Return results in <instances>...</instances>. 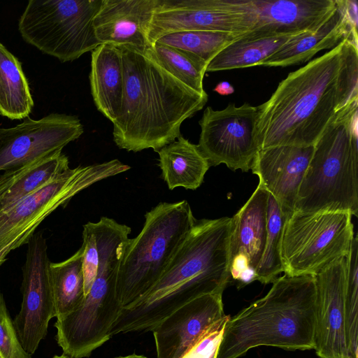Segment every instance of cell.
I'll list each match as a JSON object with an SVG mask.
<instances>
[{
  "label": "cell",
  "instance_id": "obj_1",
  "mask_svg": "<svg viewBox=\"0 0 358 358\" xmlns=\"http://www.w3.org/2000/svg\"><path fill=\"white\" fill-rule=\"evenodd\" d=\"M357 45L343 40L289 73L257 106L259 150L314 145L338 114L358 99Z\"/></svg>",
  "mask_w": 358,
  "mask_h": 358
},
{
  "label": "cell",
  "instance_id": "obj_2",
  "mask_svg": "<svg viewBox=\"0 0 358 358\" xmlns=\"http://www.w3.org/2000/svg\"><path fill=\"white\" fill-rule=\"evenodd\" d=\"M231 217L196 220L163 275L138 300L122 308L110 336L148 331L192 300L222 294L231 282Z\"/></svg>",
  "mask_w": 358,
  "mask_h": 358
},
{
  "label": "cell",
  "instance_id": "obj_3",
  "mask_svg": "<svg viewBox=\"0 0 358 358\" xmlns=\"http://www.w3.org/2000/svg\"><path fill=\"white\" fill-rule=\"evenodd\" d=\"M122 61L124 88L121 107L113 124L117 147L158 152L176 140L180 126L201 110L207 93H199L166 71L151 45L143 50L117 47Z\"/></svg>",
  "mask_w": 358,
  "mask_h": 358
},
{
  "label": "cell",
  "instance_id": "obj_4",
  "mask_svg": "<svg viewBox=\"0 0 358 358\" xmlns=\"http://www.w3.org/2000/svg\"><path fill=\"white\" fill-rule=\"evenodd\" d=\"M268 292L228 319L217 358H238L261 345L314 348L315 275L277 278Z\"/></svg>",
  "mask_w": 358,
  "mask_h": 358
},
{
  "label": "cell",
  "instance_id": "obj_5",
  "mask_svg": "<svg viewBox=\"0 0 358 358\" xmlns=\"http://www.w3.org/2000/svg\"><path fill=\"white\" fill-rule=\"evenodd\" d=\"M99 263L94 281L80 306L57 319V341L73 358L89 357L110 338V329L122 306L117 294V273L131 228L102 217L92 222Z\"/></svg>",
  "mask_w": 358,
  "mask_h": 358
},
{
  "label": "cell",
  "instance_id": "obj_6",
  "mask_svg": "<svg viewBox=\"0 0 358 358\" xmlns=\"http://www.w3.org/2000/svg\"><path fill=\"white\" fill-rule=\"evenodd\" d=\"M358 99L343 108L313 145L294 210L358 215Z\"/></svg>",
  "mask_w": 358,
  "mask_h": 358
},
{
  "label": "cell",
  "instance_id": "obj_7",
  "mask_svg": "<svg viewBox=\"0 0 358 358\" xmlns=\"http://www.w3.org/2000/svg\"><path fill=\"white\" fill-rule=\"evenodd\" d=\"M196 219L186 200L161 202L145 215L120 264L117 294L124 308L147 293L163 275Z\"/></svg>",
  "mask_w": 358,
  "mask_h": 358
},
{
  "label": "cell",
  "instance_id": "obj_8",
  "mask_svg": "<svg viewBox=\"0 0 358 358\" xmlns=\"http://www.w3.org/2000/svg\"><path fill=\"white\" fill-rule=\"evenodd\" d=\"M102 0H30L18 30L27 43L62 62L77 59L101 45L93 20Z\"/></svg>",
  "mask_w": 358,
  "mask_h": 358
},
{
  "label": "cell",
  "instance_id": "obj_9",
  "mask_svg": "<svg viewBox=\"0 0 358 358\" xmlns=\"http://www.w3.org/2000/svg\"><path fill=\"white\" fill-rule=\"evenodd\" d=\"M130 166L118 159L69 168L41 188L0 211V257L27 243L53 211L93 184L125 172Z\"/></svg>",
  "mask_w": 358,
  "mask_h": 358
},
{
  "label": "cell",
  "instance_id": "obj_10",
  "mask_svg": "<svg viewBox=\"0 0 358 358\" xmlns=\"http://www.w3.org/2000/svg\"><path fill=\"white\" fill-rule=\"evenodd\" d=\"M352 216L343 212L291 213L282 241L285 275H316L345 258L354 238Z\"/></svg>",
  "mask_w": 358,
  "mask_h": 358
},
{
  "label": "cell",
  "instance_id": "obj_11",
  "mask_svg": "<svg viewBox=\"0 0 358 358\" xmlns=\"http://www.w3.org/2000/svg\"><path fill=\"white\" fill-rule=\"evenodd\" d=\"M255 22L250 0H157L148 38L152 45L163 35L189 30L243 35Z\"/></svg>",
  "mask_w": 358,
  "mask_h": 358
},
{
  "label": "cell",
  "instance_id": "obj_12",
  "mask_svg": "<svg viewBox=\"0 0 358 358\" xmlns=\"http://www.w3.org/2000/svg\"><path fill=\"white\" fill-rule=\"evenodd\" d=\"M258 119V107L248 103H229L220 110L207 107L199 121L198 147L210 166L224 164L232 170L248 171L259 150Z\"/></svg>",
  "mask_w": 358,
  "mask_h": 358
},
{
  "label": "cell",
  "instance_id": "obj_13",
  "mask_svg": "<svg viewBox=\"0 0 358 358\" xmlns=\"http://www.w3.org/2000/svg\"><path fill=\"white\" fill-rule=\"evenodd\" d=\"M27 243L22 301L13 324L22 348L31 355L45 337L49 322L55 317V308L46 240L41 232H37Z\"/></svg>",
  "mask_w": 358,
  "mask_h": 358
},
{
  "label": "cell",
  "instance_id": "obj_14",
  "mask_svg": "<svg viewBox=\"0 0 358 358\" xmlns=\"http://www.w3.org/2000/svg\"><path fill=\"white\" fill-rule=\"evenodd\" d=\"M83 133L76 115L51 113L39 120L29 116L15 127L0 126V171L20 167L62 152Z\"/></svg>",
  "mask_w": 358,
  "mask_h": 358
},
{
  "label": "cell",
  "instance_id": "obj_15",
  "mask_svg": "<svg viewBox=\"0 0 358 358\" xmlns=\"http://www.w3.org/2000/svg\"><path fill=\"white\" fill-rule=\"evenodd\" d=\"M345 257L315 275L314 348L319 358H349L345 331Z\"/></svg>",
  "mask_w": 358,
  "mask_h": 358
},
{
  "label": "cell",
  "instance_id": "obj_16",
  "mask_svg": "<svg viewBox=\"0 0 358 358\" xmlns=\"http://www.w3.org/2000/svg\"><path fill=\"white\" fill-rule=\"evenodd\" d=\"M268 192L259 184L243 207L231 217L230 276L242 287L255 281L266 236Z\"/></svg>",
  "mask_w": 358,
  "mask_h": 358
},
{
  "label": "cell",
  "instance_id": "obj_17",
  "mask_svg": "<svg viewBox=\"0 0 358 358\" xmlns=\"http://www.w3.org/2000/svg\"><path fill=\"white\" fill-rule=\"evenodd\" d=\"M225 315L222 294L203 295L185 304L152 329L157 358H180Z\"/></svg>",
  "mask_w": 358,
  "mask_h": 358
},
{
  "label": "cell",
  "instance_id": "obj_18",
  "mask_svg": "<svg viewBox=\"0 0 358 358\" xmlns=\"http://www.w3.org/2000/svg\"><path fill=\"white\" fill-rule=\"evenodd\" d=\"M313 152V145H279L260 149L253 159L250 169L259 177V184L289 214L294 210Z\"/></svg>",
  "mask_w": 358,
  "mask_h": 358
},
{
  "label": "cell",
  "instance_id": "obj_19",
  "mask_svg": "<svg viewBox=\"0 0 358 358\" xmlns=\"http://www.w3.org/2000/svg\"><path fill=\"white\" fill-rule=\"evenodd\" d=\"M157 0H102L93 20L101 44L143 50L151 45L148 31Z\"/></svg>",
  "mask_w": 358,
  "mask_h": 358
},
{
  "label": "cell",
  "instance_id": "obj_20",
  "mask_svg": "<svg viewBox=\"0 0 358 358\" xmlns=\"http://www.w3.org/2000/svg\"><path fill=\"white\" fill-rule=\"evenodd\" d=\"M338 0H250L256 22L248 33H301L320 26Z\"/></svg>",
  "mask_w": 358,
  "mask_h": 358
},
{
  "label": "cell",
  "instance_id": "obj_21",
  "mask_svg": "<svg viewBox=\"0 0 358 358\" xmlns=\"http://www.w3.org/2000/svg\"><path fill=\"white\" fill-rule=\"evenodd\" d=\"M336 8L320 26L289 38L278 51L258 66H288L304 63L318 52L332 49L345 38L357 42V29L350 22L345 0H338Z\"/></svg>",
  "mask_w": 358,
  "mask_h": 358
},
{
  "label": "cell",
  "instance_id": "obj_22",
  "mask_svg": "<svg viewBox=\"0 0 358 358\" xmlns=\"http://www.w3.org/2000/svg\"><path fill=\"white\" fill-rule=\"evenodd\" d=\"M91 94L97 110L112 122L122 104L124 79L121 52L101 44L92 51L90 73Z\"/></svg>",
  "mask_w": 358,
  "mask_h": 358
},
{
  "label": "cell",
  "instance_id": "obj_23",
  "mask_svg": "<svg viewBox=\"0 0 358 358\" xmlns=\"http://www.w3.org/2000/svg\"><path fill=\"white\" fill-rule=\"evenodd\" d=\"M157 152L162 176L169 189L180 187L194 190L201 186L210 164L198 145L180 136Z\"/></svg>",
  "mask_w": 358,
  "mask_h": 358
},
{
  "label": "cell",
  "instance_id": "obj_24",
  "mask_svg": "<svg viewBox=\"0 0 358 358\" xmlns=\"http://www.w3.org/2000/svg\"><path fill=\"white\" fill-rule=\"evenodd\" d=\"M69 166L62 152L0 174V211L41 188Z\"/></svg>",
  "mask_w": 358,
  "mask_h": 358
},
{
  "label": "cell",
  "instance_id": "obj_25",
  "mask_svg": "<svg viewBox=\"0 0 358 358\" xmlns=\"http://www.w3.org/2000/svg\"><path fill=\"white\" fill-rule=\"evenodd\" d=\"M299 34H244L209 62L206 72L257 66L278 51L289 38Z\"/></svg>",
  "mask_w": 358,
  "mask_h": 358
},
{
  "label": "cell",
  "instance_id": "obj_26",
  "mask_svg": "<svg viewBox=\"0 0 358 358\" xmlns=\"http://www.w3.org/2000/svg\"><path fill=\"white\" fill-rule=\"evenodd\" d=\"M34 105L20 62L0 43V114L10 120L24 119Z\"/></svg>",
  "mask_w": 358,
  "mask_h": 358
},
{
  "label": "cell",
  "instance_id": "obj_27",
  "mask_svg": "<svg viewBox=\"0 0 358 358\" xmlns=\"http://www.w3.org/2000/svg\"><path fill=\"white\" fill-rule=\"evenodd\" d=\"M83 246L71 257L50 264L55 317L59 319L76 310L85 299Z\"/></svg>",
  "mask_w": 358,
  "mask_h": 358
},
{
  "label": "cell",
  "instance_id": "obj_28",
  "mask_svg": "<svg viewBox=\"0 0 358 358\" xmlns=\"http://www.w3.org/2000/svg\"><path fill=\"white\" fill-rule=\"evenodd\" d=\"M289 215L268 193L266 241L262 258L255 269V280L264 284L272 283L283 272L281 248L284 227Z\"/></svg>",
  "mask_w": 358,
  "mask_h": 358
},
{
  "label": "cell",
  "instance_id": "obj_29",
  "mask_svg": "<svg viewBox=\"0 0 358 358\" xmlns=\"http://www.w3.org/2000/svg\"><path fill=\"white\" fill-rule=\"evenodd\" d=\"M240 36L214 31L189 30L163 35L155 42L191 53L208 64Z\"/></svg>",
  "mask_w": 358,
  "mask_h": 358
},
{
  "label": "cell",
  "instance_id": "obj_30",
  "mask_svg": "<svg viewBox=\"0 0 358 358\" xmlns=\"http://www.w3.org/2000/svg\"><path fill=\"white\" fill-rule=\"evenodd\" d=\"M154 57L173 76L192 90L204 93L203 79L208 64L187 52L155 42L151 45Z\"/></svg>",
  "mask_w": 358,
  "mask_h": 358
},
{
  "label": "cell",
  "instance_id": "obj_31",
  "mask_svg": "<svg viewBox=\"0 0 358 358\" xmlns=\"http://www.w3.org/2000/svg\"><path fill=\"white\" fill-rule=\"evenodd\" d=\"M344 317L349 358H358V236H354L345 257Z\"/></svg>",
  "mask_w": 358,
  "mask_h": 358
},
{
  "label": "cell",
  "instance_id": "obj_32",
  "mask_svg": "<svg viewBox=\"0 0 358 358\" xmlns=\"http://www.w3.org/2000/svg\"><path fill=\"white\" fill-rule=\"evenodd\" d=\"M0 356L1 358H31L19 341L1 291Z\"/></svg>",
  "mask_w": 358,
  "mask_h": 358
},
{
  "label": "cell",
  "instance_id": "obj_33",
  "mask_svg": "<svg viewBox=\"0 0 358 358\" xmlns=\"http://www.w3.org/2000/svg\"><path fill=\"white\" fill-rule=\"evenodd\" d=\"M82 246L84 249L83 271L84 292L86 296L94 281L99 263L96 237L91 222L83 225Z\"/></svg>",
  "mask_w": 358,
  "mask_h": 358
},
{
  "label": "cell",
  "instance_id": "obj_34",
  "mask_svg": "<svg viewBox=\"0 0 358 358\" xmlns=\"http://www.w3.org/2000/svg\"><path fill=\"white\" fill-rule=\"evenodd\" d=\"M230 316L216 322L180 358H217L224 327Z\"/></svg>",
  "mask_w": 358,
  "mask_h": 358
},
{
  "label": "cell",
  "instance_id": "obj_35",
  "mask_svg": "<svg viewBox=\"0 0 358 358\" xmlns=\"http://www.w3.org/2000/svg\"><path fill=\"white\" fill-rule=\"evenodd\" d=\"M220 95H229L234 92V87L231 85L227 81H222L219 83L213 90Z\"/></svg>",
  "mask_w": 358,
  "mask_h": 358
},
{
  "label": "cell",
  "instance_id": "obj_36",
  "mask_svg": "<svg viewBox=\"0 0 358 358\" xmlns=\"http://www.w3.org/2000/svg\"><path fill=\"white\" fill-rule=\"evenodd\" d=\"M115 358H147L146 357L141 355H137V354H131L127 356H120Z\"/></svg>",
  "mask_w": 358,
  "mask_h": 358
},
{
  "label": "cell",
  "instance_id": "obj_37",
  "mask_svg": "<svg viewBox=\"0 0 358 358\" xmlns=\"http://www.w3.org/2000/svg\"><path fill=\"white\" fill-rule=\"evenodd\" d=\"M52 358H73V357H71L63 353L61 355H55Z\"/></svg>",
  "mask_w": 358,
  "mask_h": 358
},
{
  "label": "cell",
  "instance_id": "obj_38",
  "mask_svg": "<svg viewBox=\"0 0 358 358\" xmlns=\"http://www.w3.org/2000/svg\"><path fill=\"white\" fill-rule=\"evenodd\" d=\"M6 260V259H2L1 257H0V265H1Z\"/></svg>",
  "mask_w": 358,
  "mask_h": 358
},
{
  "label": "cell",
  "instance_id": "obj_39",
  "mask_svg": "<svg viewBox=\"0 0 358 358\" xmlns=\"http://www.w3.org/2000/svg\"><path fill=\"white\" fill-rule=\"evenodd\" d=\"M0 358H1V357L0 356Z\"/></svg>",
  "mask_w": 358,
  "mask_h": 358
}]
</instances>
